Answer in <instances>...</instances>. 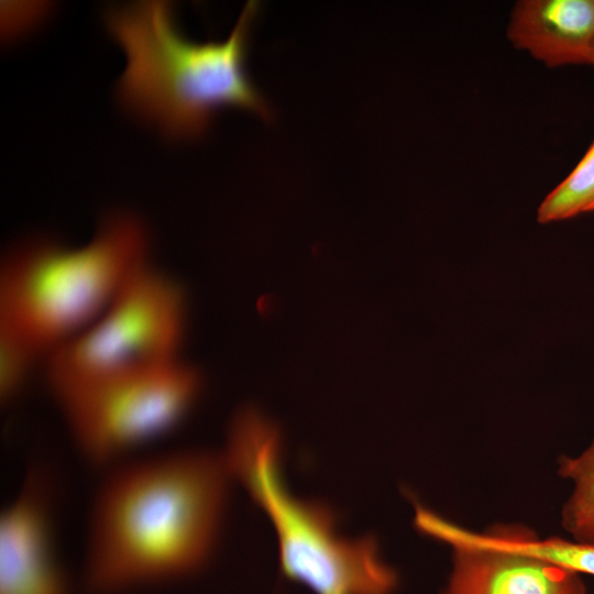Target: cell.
<instances>
[{
	"label": "cell",
	"instance_id": "obj_1",
	"mask_svg": "<svg viewBox=\"0 0 594 594\" xmlns=\"http://www.w3.org/2000/svg\"><path fill=\"white\" fill-rule=\"evenodd\" d=\"M231 482L222 455L204 451L113 466L90 508L86 587L119 594L197 573L216 548Z\"/></svg>",
	"mask_w": 594,
	"mask_h": 594
},
{
	"label": "cell",
	"instance_id": "obj_2",
	"mask_svg": "<svg viewBox=\"0 0 594 594\" xmlns=\"http://www.w3.org/2000/svg\"><path fill=\"white\" fill-rule=\"evenodd\" d=\"M258 8V2L249 1L228 38L207 43L183 35L168 2L112 8L108 30L127 56L119 81L123 106L172 139L200 136L223 107L271 120L272 109L246 70Z\"/></svg>",
	"mask_w": 594,
	"mask_h": 594
},
{
	"label": "cell",
	"instance_id": "obj_3",
	"mask_svg": "<svg viewBox=\"0 0 594 594\" xmlns=\"http://www.w3.org/2000/svg\"><path fill=\"white\" fill-rule=\"evenodd\" d=\"M148 252L144 224L128 213L108 217L81 246L41 239L14 246L0 266V330L46 359L101 315Z\"/></svg>",
	"mask_w": 594,
	"mask_h": 594
},
{
	"label": "cell",
	"instance_id": "obj_4",
	"mask_svg": "<svg viewBox=\"0 0 594 594\" xmlns=\"http://www.w3.org/2000/svg\"><path fill=\"white\" fill-rule=\"evenodd\" d=\"M280 448L276 426L246 407L235 414L221 455L231 480L272 521L285 578L316 594H392L397 575L382 560L375 538L340 537L330 507L293 496L283 479Z\"/></svg>",
	"mask_w": 594,
	"mask_h": 594
},
{
	"label": "cell",
	"instance_id": "obj_5",
	"mask_svg": "<svg viewBox=\"0 0 594 594\" xmlns=\"http://www.w3.org/2000/svg\"><path fill=\"white\" fill-rule=\"evenodd\" d=\"M201 386L197 369L177 359L100 374L53 395L81 455L110 466L179 426Z\"/></svg>",
	"mask_w": 594,
	"mask_h": 594
},
{
	"label": "cell",
	"instance_id": "obj_6",
	"mask_svg": "<svg viewBox=\"0 0 594 594\" xmlns=\"http://www.w3.org/2000/svg\"><path fill=\"white\" fill-rule=\"evenodd\" d=\"M187 314L180 285L146 263L98 318L46 356L52 393L100 374L182 359Z\"/></svg>",
	"mask_w": 594,
	"mask_h": 594
},
{
	"label": "cell",
	"instance_id": "obj_7",
	"mask_svg": "<svg viewBox=\"0 0 594 594\" xmlns=\"http://www.w3.org/2000/svg\"><path fill=\"white\" fill-rule=\"evenodd\" d=\"M48 490L31 474L0 515V594H70Z\"/></svg>",
	"mask_w": 594,
	"mask_h": 594
},
{
	"label": "cell",
	"instance_id": "obj_8",
	"mask_svg": "<svg viewBox=\"0 0 594 594\" xmlns=\"http://www.w3.org/2000/svg\"><path fill=\"white\" fill-rule=\"evenodd\" d=\"M510 43L548 67L591 65L594 0H521L512 11Z\"/></svg>",
	"mask_w": 594,
	"mask_h": 594
},
{
	"label": "cell",
	"instance_id": "obj_9",
	"mask_svg": "<svg viewBox=\"0 0 594 594\" xmlns=\"http://www.w3.org/2000/svg\"><path fill=\"white\" fill-rule=\"evenodd\" d=\"M444 594H584L576 573L521 553L458 546Z\"/></svg>",
	"mask_w": 594,
	"mask_h": 594
},
{
	"label": "cell",
	"instance_id": "obj_10",
	"mask_svg": "<svg viewBox=\"0 0 594 594\" xmlns=\"http://www.w3.org/2000/svg\"><path fill=\"white\" fill-rule=\"evenodd\" d=\"M463 546L513 551L540 559L573 573L594 575V544L572 542L559 538L539 539L517 528H495L479 534L464 529L460 534Z\"/></svg>",
	"mask_w": 594,
	"mask_h": 594
},
{
	"label": "cell",
	"instance_id": "obj_11",
	"mask_svg": "<svg viewBox=\"0 0 594 594\" xmlns=\"http://www.w3.org/2000/svg\"><path fill=\"white\" fill-rule=\"evenodd\" d=\"M560 474L575 483L563 508V526L576 541L594 544V441L578 458H562Z\"/></svg>",
	"mask_w": 594,
	"mask_h": 594
},
{
	"label": "cell",
	"instance_id": "obj_12",
	"mask_svg": "<svg viewBox=\"0 0 594 594\" xmlns=\"http://www.w3.org/2000/svg\"><path fill=\"white\" fill-rule=\"evenodd\" d=\"M594 211V141L570 174L540 204L537 219L549 223Z\"/></svg>",
	"mask_w": 594,
	"mask_h": 594
},
{
	"label": "cell",
	"instance_id": "obj_13",
	"mask_svg": "<svg viewBox=\"0 0 594 594\" xmlns=\"http://www.w3.org/2000/svg\"><path fill=\"white\" fill-rule=\"evenodd\" d=\"M44 356L16 336L0 330V400L13 402L28 384L31 374Z\"/></svg>",
	"mask_w": 594,
	"mask_h": 594
},
{
	"label": "cell",
	"instance_id": "obj_14",
	"mask_svg": "<svg viewBox=\"0 0 594 594\" xmlns=\"http://www.w3.org/2000/svg\"><path fill=\"white\" fill-rule=\"evenodd\" d=\"M50 11L47 3L6 1L1 6L2 33L6 40H13L35 29Z\"/></svg>",
	"mask_w": 594,
	"mask_h": 594
},
{
	"label": "cell",
	"instance_id": "obj_15",
	"mask_svg": "<svg viewBox=\"0 0 594 594\" xmlns=\"http://www.w3.org/2000/svg\"><path fill=\"white\" fill-rule=\"evenodd\" d=\"M593 68H594V52H593V57H592V62H591V65Z\"/></svg>",
	"mask_w": 594,
	"mask_h": 594
}]
</instances>
